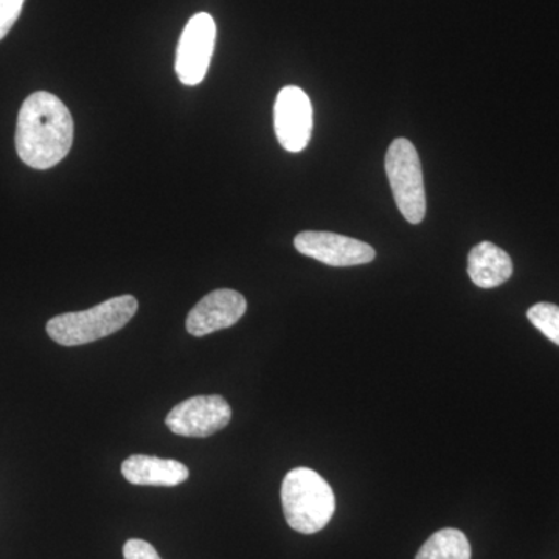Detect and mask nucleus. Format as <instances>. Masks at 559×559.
Returning a JSON list of instances; mask_svg holds the SVG:
<instances>
[{
  "instance_id": "obj_3",
  "label": "nucleus",
  "mask_w": 559,
  "mask_h": 559,
  "mask_svg": "<svg viewBox=\"0 0 559 559\" xmlns=\"http://www.w3.org/2000/svg\"><path fill=\"white\" fill-rule=\"evenodd\" d=\"M139 310L134 296L112 297L86 311L64 312L47 322L50 340L62 347L91 344L127 326Z\"/></svg>"
},
{
  "instance_id": "obj_4",
  "label": "nucleus",
  "mask_w": 559,
  "mask_h": 559,
  "mask_svg": "<svg viewBox=\"0 0 559 559\" xmlns=\"http://www.w3.org/2000/svg\"><path fill=\"white\" fill-rule=\"evenodd\" d=\"M385 173L396 207L411 224H419L426 216V191L421 160L414 143L407 139L393 140L385 154Z\"/></svg>"
},
{
  "instance_id": "obj_8",
  "label": "nucleus",
  "mask_w": 559,
  "mask_h": 559,
  "mask_svg": "<svg viewBox=\"0 0 559 559\" xmlns=\"http://www.w3.org/2000/svg\"><path fill=\"white\" fill-rule=\"evenodd\" d=\"M274 128L280 145L289 153L307 148L312 134V105L310 97L297 86L278 92L274 106Z\"/></svg>"
},
{
  "instance_id": "obj_13",
  "label": "nucleus",
  "mask_w": 559,
  "mask_h": 559,
  "mask_svg": "<svg viewBox=\"0 0 559 559\" xmlns=\"http://www.w3.org/2000/svg\"><path fill=\"white\" fill-rule=\"evenodd\" d=\"M527 318L547 340L559 345V307L557 305L547 304V301L533 305L527 311Z\"/></svg>"
},
{
  "instance_id": "obj_14",
  "label": "nucleus",
  "mask_w": 559,
  "mask_h": 559,
  "mask_svg": "<svg viewBox=\"0 0 559 559\" xmlns=\"http://www.w3.org/2000/svg\"><path fill=\"white\" fill-rule=\"evenodd\" d=\"M25 0H0V40L9 35L13 25L20 20Z\"/></svg>"
},
{
  "instance_id": "obj_10",
  "label": "nucleus",
  "mask_w": 559,
  "mask_h": 559,
  "mask_svg": "<svg viewBox=\"0 0 559 559\" xmlns=\"http://www.w3.org/2000/svg\"><path fill=\"white\" fill-rule=\"evenodd\" d=\"M121 474L138 487H178L189 479L190 471L178 460L134 454L123 460Z\"/></svg>"
},
{
  "instance_id": "obj_1",
  "label": "nucleus",
  "mask_w": 559,
  "mask_h": 559,
  "mask_svg": "<svg viewBox=\"0 0 559 559\" xmlns=\"http://www.w3.org/2000/svg\"><path fill=\"white\" fill-rule=\"evenodd\" d=\"M72 143L73 119L68 106L50 92L32 94L17 116L20 159L35 170H49L66 159Z\"/></svg>"
},
{
  "instance_id": "obj_15",
  "label": "nucleus",
  "mask_w": 559,
  "mask_h": 559,
  "mask_svg": "<svg viewBox=\"0 0 559 559\" xmlns=\"http://www.w3.org/2000/svg\"><path fill=\"white\" fill-rule=\"evenodd\" d=\"M124 559H162L157 550L143 539H130L123 546Z\"/></svg>"
},
{
  "instance_id": "obj_2",
  "label": "nucleus",
  "mask_w": 559,
  "mask_h": 559,
  "mask_svg": "<svg viewBox=\"0 0 559 559\" xmlns=\"http://www.w3.org/2000/svg\"><path fill=\"white\" fill-rule=\"evenodd\" d=\"M282 506L290 528L314 535L329 525L336 510V498L319 473L296 468L283 479Z\"/></svg>"
},
{
  "instance_id": "obj_11",
  "label": "nucleus",
  "mask_w": 559,
  "mask_h": 559,
  "mask_svg": "<svg viewBox=\"0 0 559 559\" xmlns=\"http://www.w3.org/2000/svg\"><path fill=\"white\" fill-rule=\"evenodd\" d=\"M468 275L479 288H498L513 275V261L506 250L492 242L484 241L471 249Z\"/></svg>"
},
{
  "instance_id": "obj_5",
  "label": "nucleus",
  "mask_w": 559,
  "mask_h": 559,
  "mask_svg": "<svg viewBox=\"0 0 559 559\" xmlns=\"http://www.w3.org/2000/svg\"><path fill=\"white\" fill-rule=\"evenodd\" d=\"M216 24L209 13H198L180 35L176 51V73L186 86H198L207 75L215 50Z\"/></svg>"
},
{
  "instance_id": "obj_9",
  "label": "nucleus",
  "mask_w": 559,
  "mask_h": 559,
  "mask_svg": "<svg viewBox=\"0 0 559 559\" xmlns=\"http://www.w3.org/2000/svg\"><path fill=\"white\" fill-rule=\"evenodd\" d=\"M248 301L235 289H216L207 294L187 318V331L194 337H204L215 331L230 329L245 316Z\"/></svg>"
},
{
  "instance_id": "obj_6",
  "label": "nucleus",
  "mask_w": 559,
  "mask_h": 559,
  "mask_svg": "<svg viewBox=\"0 0 559 559\" xmlns=\"http://www.w3.org/2000/svg\"><path fill=\"white\" fill-rule=\"evenodd\" d=\"M230 419V404L223 396L201 395L173 407L165 425L176 436L205 439L226 428Z\"/></svg>"
},
{
  "instance_id": "obj_7",
  "label": "nucleus",
  "mask_w": 559,
  "mask_h": 559,
  "mask_svg": "<svg viewBox=\"0 0 559 559\" xmlns=\"http://www.w3.org/2000/svg\"><path fill=\"white\" fill-rule=\"evenodd\" d=\"M294 246L301 255L334 267L359 266L371 263L377 257L367 242L331 231H301L294 238Z\"/></svg>"
},
{
  "instance_id": "obj_12",
  "label": "nucleus",
  "mask_w": 559,
  "mask_h": 559,
  "mask_svg": "<svg viewBox=\"0 0 559 559\" xmlns=\"http://www.w3.org/2000/svg\"><path fill=\"white\" fill-rule=\"evenodd\" d=\"M415 559H471L469 540L457 528H443L418 550Z\"/></svg>"
}]
</instances>
